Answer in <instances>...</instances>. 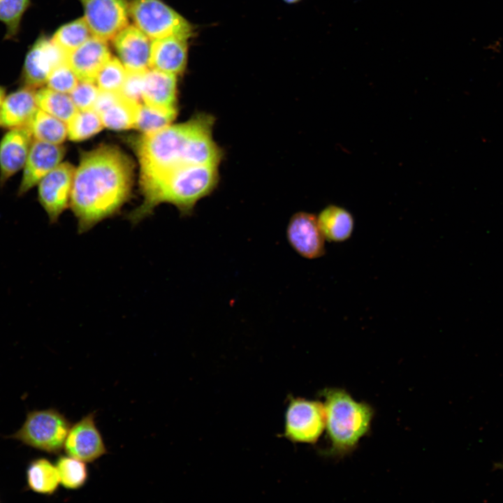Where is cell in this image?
I'll list each match as a JSON object with an SVG mask.
<instances>
[{"label":"cell","mask_w":503,"mask_h":503,"mask_svg":"<svg viewBox=\"0 0 503 503\" xmlns=\"http://www.w3.org/2000/svg\"><path fill=\"white\" fill-rule=\"evenodd\" d=\"M133 177L132 160L116 146L80 153L69 203L80 234L120 210L130 197Z\"/></svg>","instance_id":"obj_1"},{"label":"cell","mask_w":503,"mask_h":503,"mask_svg":"<svg viewBox=\"0 0 503 503\" xmlns=\"http://www.w3.org/2000/svg\"><path fill=\"white\" fill-rule=\"evenodd\" d=\"M214 124L212 115L198 112L185 122L133 138L131 145L140 164V175L188 165L219 166L224 154L213 140Z\"/></svg>","instance_id":"obj_2"},{"label":"cell","mask_w":503,"mask_h":503,"mask_svg":"<svg viewBox=\"0 0 503 503\" xmlns=\"http://www.w3.org/2000/svg\"><path fill=\"white\" fill-rule=\"evenodd\" d=\"M218 166L188 165L157 174L140 175L143 200L128 214V219L136 224L150 216L156 206L165 203L175 206L182 215H190L196 203L217 187Z\"/></svg>","instance_id":"obj_3"},{"label":"cell","mask_w":503,"mask_h":503,"mask_svg":"<svg viewBox=\"0 0 503 503\" xmlns=\"http://www.w3.org/2000/svg\"><path fill=\"white\" fill-rule=\"evenodd\" d=\"M324 398L326 428L330 448L329 455L351 451L368 432L373 409L367 403L356 401L347 391L328 388L321 391Z\"/></svg>","instance_id":"obj_4"},{"label":"cell","mask_w":503,"mask_h":503,"mask_svg":"<svg viewBox=\"0 0 503 503\" xmlns=\"http://www.w3.org/2000/svg\"><path fill=\"white\" fill-rule=\"evenodd\" d=\"M129 17L152 41L173 36L189 39L194 34L192 24L162 0H132Z\"/></svg>","instance_id":"obj_5"},{"label":"cell","mask_w":503,"mask_h":503,"mask_svg":"<svg viewBox=\"0 0 503 503\" xmlns=\"http://www.w3.org/2000/svg\"><path fill=\"white\" fill-rule=\"evenodd\" d=\"M71 426L68 420L54 409L34 410L27 414L22 427L9 437L56 454L64 448Z\"/></svg>","instance_id":"obj_6"},{"label":"cell","mask_w":503,"mask_h":503,"mask_svg":"<svg viewBox=\"0 0 503 503\" xmlns=\"http://www.w3.org/2000/svg\"><path fill=\"white\" fill-rule=\"evenodd\" d=\"M326 428L323 403L302 398H289L283 436L293 443L314 444Z\"/></svg>","instance_id":"obj_7"},{"label":"cell","mask_w":503,"mask_h":503,"mask_svg":"<svg viewBox=\"0 0 503 503\" xmlns=\"http://www.w3.org/2000/svg\"><path fill=\"white\" fill-rule=\"evenodd\" d=\"M92 36L108 41L128 25L127 0H79Z\"/></svg>","instance_id":"obj_8"},{"label":"cell","mask_w":503,"mask_h":503,"mask_svg":"<svg viewBox=\"0 0 503 503\" xmlns=\"http://www.w3.org/2000/svg\"><path fill=\"white\" fill-rule=\"evenodd\" d=\"M67 54L52 40L41 35L28 50L22 69V85L34 89L46 84L50 73L66 62Z\"/></svg>","instance_id":"obj_9"},{"label":"cell","mask_w":503,"mask_h":503,"mask_svg":"<svg viewBox=\"0 0 503 503\" xmlns=\"http://www.w3.org/2000/svg\"><path fill=\"white\" fill-rule=\"evenodd\" d=\"M75 169L68 162L61 163L37 184L38 202L51 224L56 223L69 205Z\"/></svg>","instance_id":"obj_10"},{"label":"cell","mask_w":503,"mask_h":503,"mask_svg":"<svg viewBox=\"0 0 503 503\" xmlns=\"http://www.w3.org/2000/svg\"><path fill=\"white\" fill-rule=\"evenodd\" d=\"M286 238L291 247L303 258L316 259L326 253V239L313 214H294L287 226Z\"/></svg>","instance_id":"obj_11"},{"label":"cell","mask_w":503,"mask_h":503,"mask_svg":"<svg viewBox=\"0 0 503 503\" xmlns=\"http://www.w3.org/2000/svg\"><path fill=\"white\" fill-rule=\"evenodd\" d=\"M65 152V148L61 145L34 140L23 168L17 196H23L36 186L43 177L61 163Z\"/></svg>","instance_id":"obj_12"},{"label":"cell","mask_w":503,"mask_h":503,"mask_svg":"<svg viewBox=\"0 0 503 503\" xmlns=\"http://www.w3.org/2000/svg\"><path fill=\"white\" fill-rule=\"evenodd\" d=\"M64 448L67 455L85 462H93L107 453L95 425L94 414L87 415L71 426Z\"/></svg>","instance_id":"obj_13"},{"label":"cell","mask_w":503,"mask_h":503,"mask_svg":"<svg viewBox=\"0 0 503 503\" xmlns=\"http://www.w3.org/2000/svg\"><path fill=\"white\" fill-rule=\"evenodd\" d=\"M34 138L27 126L8 129L0 140V186L22 169Z\"/></svg>","instance_id":"obj_14"},{"label":"cell","mask_w":503,"mask_h":503,"mask_svg":"<svg viewBox=\"0 0 503 503\" xmlns=\"http://www.w3.org/2000/svg\"><path fill=\"white\" fill-rule=\"evenodd\" d=\"M118 59L128 71L150 68L151 40L135 25H127L112 39Z\"/></svg>","instance_id":"obj_15"},{"label":"cell","mask_w":503,"mask_h":503,"mask_svg":"<svg viewBox=\"0 0 503 503\" xmlns=\"http://www.w3.org/2000/svg\"><path fill=\"white\" fill-rule=\"evenodd\" d=\"M140 103L125 98L119 92L99 90L94 110L100 116L104 127L122 131L135 128Z\"/></svg>","instance_id":"obj_16"},{"label":"cell","mask_w":503,"mask_h":503,"mask_svg":"<svg viewBox=\"0 0 503 503\" xmlns=\"http://www.w3.org/2000/svg\"><path fill=\"white\" fill-rule=\"evenodd\" d=\"M106 42L92 36L68 54L66 63L79 81L95 83L99 72L111 58Z\"/></svg>","instance_id":"obj_17"},{"label":"cell","mask_w":503,"mask_h":503,"mask_svg":"<svg viewBox=\"0 0 503 503\" xmlns=\"http://www.w3.org/2000/svg\"><path fill=\"white\" fill-rule=\"evenodd\" d=\"M188 38L168 36L152 41L150 68L178 75L186 68Z\"/></svg>","instance_id":"obj_18"},{"label":"cell","mask_w":503,"mask_h":503,"mask_svg":"<svg viewBox=\"0 0 503 503\" xmlns=\"http://www.w3.org/2000/svg\"><path fill=\"white\" fill-rule=\"evenodd\" d=\"M177 77L155 69L147 70L143 75V103L160 110H177Z\"/></svg>","instance_id":"obj_19"},{"label":"cell","mask_w":503,"mask_h":503,"mask_svg":"<svg viewBox=\"0 0 503 503\" xmlns=\"http://www.w3.org/2000/svg\"><path fill=\"white\" fill-rule=\"evenodd\" d=\"M36 89L22 85L7 94L0 110V128L27 126L38 110Z\"/></svg>","instance_id":"obj_20"},{"label":"cell","mask_w":503,"mask_h":503,"mask_svg":"<svg viewBox=\"0 0 503 503\" xmlns=\"http://www.w3.org/2000/svg\"><path fill=\"white\" fill-rule=\"evenodd\" d=\"M326 240L341 242L348 240L353 231L354 220L351 214L343 207L330 205L323 208L317 217Z\"/></svg>","instance_id":"obj_21"},{"label":"cell","mask_w":503,"mask_h":503,"mask_svg":"<svg viewBox=\"0 0 503 503\" xmlns=\"http://www.w3.org/2000/svg\"><path fill=\"white\" fill-rule=\"evenodd\" d=\"M27 126L36 140L61 145L68 137L66 123L39 108Z\"/></svg>","instance_id":"obj_22"},{"label":"cell","mask_w":503,"mask_h":503,"mask_svg":"<svg viewBox=\"0 0 503 503\" xmlns=\"http://www.w3.org/2000/svg\"><path fill=\"white\" fill-rule=\"evenodd\" d=\"M27 481L31 490L43 495L53 494L60 483L56 465L45 458H38L29 463Z\"/></svg>","instance_id":"obj_23"},{"label":"cell","mask_w":503,"mask_h":503,"mask_svg":"<svg viewBox=\"0 0 503 503\" xmlns=\"http://www.w3.org/2000/svg\"><path fill=\"white\" fill-rule=\"evenodd\" d=\"M39 109L67 123L78 111L68 94L40 87L36 92Z\"/></svg>","instance_id":"obj_24"},{"label":"cell","mask_w":503,"mask_h":503,"mask_svg":"<svg viewBox=\"0 0 503 503\" xmlns=\"http://www.w3.org/2000/svg\"><path fill=\"white\" fill-rule=\"evenodd\" d=\"M92 34L84 17L61 26L53 34L54 42L67 55L86 42Z\"/></svg>","instance_id":"obj_25"},{"label":"cell","mask_w":503,"mask_h":503,"mask_svg":"<svg viewBox=\"0 0 503 503\" xmlns=\"http://www.w3.org/2000/svg\"><path fill=\"white\" fill-rule=\"evenodd\" d=\"M66 125L68 138L72 141L87 140L104 127L100 116L94 109L78 110Z\"/></svg>","instance_id":"obj_26"},{"label":"cell","mask_w":503,"mask_h":503,"mask_svg":"<svg viewBox=\"0 0 503 503\" xmlns=\"http://www.w3.org/2000/svg\"><path fill=\"white\" fill-rule=\"evenodd\" d=\"M177 113V110H160L141 103L138 110L135 129L143 134L158 131L170 125Z\"/></svg>","instance_id":"obj_27"},{"label":"cell","mask_w":503,"mask_h":503,"mask_svg":"<svg viewBox=\"0 0 503 503\" xmlns=\"http://www.w3.org/2000/svg\"><path fill=\"white\" fill-rule=\"evenodd\" d=\"M60 483L67 489H78L86 482L87 469L85 462L71 456H60L56 463Z\"/></svg>","instance_id":"obj_28"},{"label":"cell","mask_w":503,"mask_h":503,"mask_svg":"<svg viewBox=\"0 0 503 503\" xmlns=\"http://www.w3.org/2000/svg\"><path fill=\"white\" fill-rule=\"evenodd\" d=\"M30 3L31 0H0V21L6 28V39L16 38L22 17Z\"/></svg>","instance_id":"obj_29"},{"label":"cell","mask_w":503,"mask_h":503,"mask_svg":"<svg viewBox=\"0 0 503 503\" xmlns=\"http://www.w3.org/2000/svg\"><path fill=\"white\" fill-rule=\"evenodd\" d=\"M127 71L118 58L112 57L99 72L95 83L100 91L119 92L125 81Z\"/></svg>","instance_id":"obj_30"},{"label":"cell","mask_w":503,"mask_h":503,"mask_svg":"<svg viewBox=\"0 0 503 503\" xmlns=\"http://www.w3.org/2000/svg\"><path fill=\"white\" fill-rule=\"evenodd\" d=\"M79 80L66 62L56 67L50 74L47 87L61 93L70 94Z\"/></svg>","instance_id":"obj_31"},{"label":"cell","mask_w":503,"mask_h":503,"mask_svg":"<svg viewBox=\"0 0 503 503\" xmlns=\"http://www.w3.org/2000/svg\"><path fill=\"white\" fill-rule=\"evenodd\" d=\"M99 94L94 82L79 81L68 94L78 110H85L94 109Z\"/></svg>","instance_id":"obj_32"},{"label":"cell","mask_w":503,"mask_h":503,"mask_svg":"<svg viewBox=\"0 0 503 503\" xmlns=\"http://www.w3.org/2000/svg\"><path fill=\"white\" fill-rule=\"evenodd\" d=\"M145 71H128L119 93L125 98L140 103L143 75Z\"/></svg>","instance_id":"obj_33"},{"label":"cell","mask_w":503,"mask_h":503,"mask_svg":"<svg viewBox=\"0 0 503 503\" xmlns=\"http://www.w3.org/2000/svg\"><path fill=\"white\" fill-rule=\"evenodd\" d=\"M6 96V89L3 86L0 85V110Z\"/></svg>","instance_id":"obj_34"},{"label":"cell","mask_w":503,"mask_h":503,"mask_svg":"<svg viewBox=\"0 0 503 503\" xmlns=\"http://www.w3.org/2000/svg\"><path fill=\"white\" fill-rule=\"evenodd\" d=\"M283 1H285V2L287 3H291V4H292V3H297V2L300 1V0H283Z\"/></svg>","instance_id":"obj_35"},{"label":"cell","mask_w":503,"mask_h":503,"mask_svg":"<svg viewBox=\"0 0 503 503\" xmlns=\"http://www.w3.org/2000/svg\"><path fill=\"white\" fill-rule=\"evenodd\" d=\"M497 465V467L498 468L503 469V465H502V464H498V465Z\"/></svg>","instance_id":"obj_36"}]
</instances>
